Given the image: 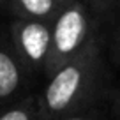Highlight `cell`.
Masks as SVG:
<instances>
[{"label":"cell","instance_id":"52a82bcc","mask_svg":"<svg viewBox=\"0 0 120 120\" xmlns=\"http://www.w3.org/2000/svg\"><path fill=\"white\" fill-rule=\"evenodd\" d=\"M0 120H41L37 97H28L0 115Z\"/></svg>","mask_w":120,"mask_h":120},{"label":"cell","instance_id":"9c48e42d","mask_svg":"<svg viewBox=\"0 0 120 120\" xmlns=\"http://www.w3.org/2000/svg\"><path fill=\"white\" fill-rule=\"evenodd\" d=\"M111 53H113L115 64L120 65V0H118V5H116V23H115V32H113Z\"/></svg>","mask_w":120,"mask_h":120},{"label":"cell","instance_id":"277c9868","mask_svg":"<svg viewBox=\"0 0 120 120\" xmlns=\"http://www.w3.org/2000/svg\"><path fill=\"white\" fill-rule=\"evenodd\" d=\"M11 4L21 19H41L49 23L64 5L60 0H11Z\"/></svg>","mask_w":120,"mask_h":120},{"label":"cell","instance_id":"5b68a950","mask_svg":"<svg viewBox=\"0 0 120 120\" xmlns=\"http://www.w3.org/2000/svg\"><path fill=\"white\" fill-rule=\"evenodd\" d=\"M23 83L19 62L11 53L0 49V99H9L18 92Z\"/></svg>","mask_w":120,"mask_h":120},{"label":"cell","instance_id":"7a4b0ae2","mask_svg":"<svg viewBox=\"0 0 120 120\" xmlns=\"http://www.w3.org/2000/svg\"><path fill=\"white\" fill-rule=\"evenodd\" d=\"M97 14L86 0H74L62 5L51 21V49H49L46 74H51L69 60L79 56L95 39Z\"/></svg>","mask_w":120,"mask_h":120},{"label":"cell","instance_id":"3957f363","mask_svg":"<svg viewBox=\"0 0 120 120\" xmlns=\"http://www.w3.org/2000/svg\"><path fill=\"white\" fill-rule=\"evenodd\" d=\"M12 37L23 64L35 72H46L51 49V23L19 18L12 25Z\"/></svg>","mask_w":120,"mask_h":120},{"label":"cell","instance_id":"30bf717a","mask_svg":"<svg viewBox=\"0 0 120 120\" xmlns=\"http://www.w3.org/2000/svg\"><path fill=\"white\" fill-rule=\"evenodd\" d=\"M62 4H67V2H74V0H60Z\"/></svg>","mask_w":120,"mask_h":120},{"label":"cell","instance_id":"ba28073f","mask_svg":"<svg viewBox=\"0 0 120 120\" xmlns=\"http://www.w3.org/2000/svg\"><path fill=\"white\" fill-rule=\"evenodd\" d=\"M86 2L92 7V11L97 16H102V18L111 16L116 11V5H118V0H86Z\"/></svg>","mask_w":120,"mask_h":120},{"label":"cell","instance_id":"6da1fadb","mask_svg":"<svg viewBox=\"0 0 120 120\" xmlns=\"http://www.w3.org/2000/svg\"><path fill=\"white\" fill-rule=\"evenodd\" d=\"M108 81L102 41L99 37L79 56L48 76V85L37 97L41 120H56L94 104L111 92Z\"/></svg>","mask_w":120,"mask_h":120},{"label":"cell","instance_id":"8992f818","mask_svg":"<svg viewBox=\"0 0 120 120\" xmlns=\"http://www.w3.org/2000/svg\"><path fill=\"white\" fill-rule=\"evenodd\" d=\"M115 95L116 94L111 90L109 94H106L104 97L95 101L94 104L81 108L78 111H72V113L62 116V118H56V120H109L113 115V109L116 108Z\"/></svg>","mask_w":120,"mask_h":120}]
</instances>
